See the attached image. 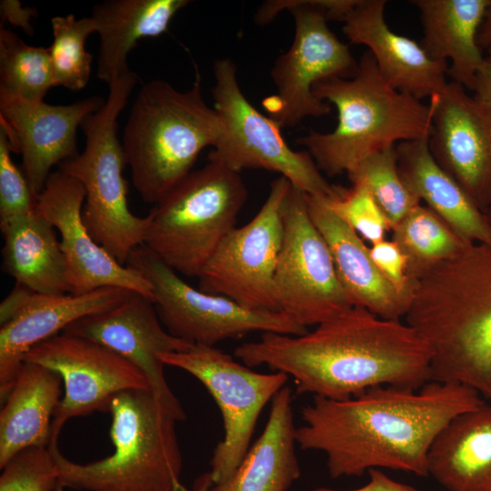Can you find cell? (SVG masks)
<instances>
[{
    "mask_svg": "<svg viewBox=\"0 0 491 491\" xmlns=\"http://www.w3.org/2000/svg\"><path fill=\"white\" fill-rule=\"evenodd\" d=\"M485 403L468 386L435 381L418 389L377 386L344 400L314 396L301 410L296 441L325 454L333 479L372 468L428 476V453L439 432Z\"/></svg>",
    "mask_w": 491,
    "mask_h": 491,
    "instance_id": "obj_1",
    "label": "cell"
},
{
    "mask_svg": "<svg viewBox=\"0 0 491 491\" xmlns=\"http://www.w3.org/2000/svg\"><path fill=\"white\" fill-rule=\"evenodd\" d=\"M235 356L292 376L298 394L334 400L377 386L418 389L430 382L431 351L402 320L353 306L301 336L263 333Z\"/></svg>",
    "mask_w": 491,
    "mask_h": 491,
    "instance_id": "obj_2",
    "label": "cell"
},
{
    "mask_svg": "<svg viewBox=\"0 0 491 491\" xmlns=\"http://www.w3.org/2000/svg\"><path fill=\"white\" fill-rule=\"evenodd\" d=\"M405 322L430 348V381L491 400V246L473 244L418 278Z\"/></svg>",
    "mask_w": 491,
    "mask_h": 491,
    "instance_id": "obj_3",
    "label": "cell"
},
{
    "mask_svg": "<svg viewBox=\"0 0 491 491\" xmlns=\"http://www.w3.org/2000/svg\"><path fill=\"white\" fill-rule=\"evenodd\" d=\"M313 92L333 104L337 124L329 133L310 132L296 144L329 176L350 172L371 154L398 143L429 137L434 102L427 104L392 87L366 51L350 78L317 83Z\"/></svg>",
    "mask_w": 491,
    "mask_h": 491,
    "instance_id": "obj_4",
    "label": "cell"
},
{
    "mask_svg": "<svg viewBox=\"0 0 491 491\" xmlns=\"http://www.w3.org/2000/svg\"><path fill=\"white\" fill-rule=\"evenodd\" d=\"M223 135V121L206 105L197 71L186 91L161 79L145 83L131 106L122 140L143 201L158 203L192 171L201 151L215 148Z\"/></svg>",
    "mask_w": 491,
    "mask_h": 491,
    "instance_id": "obj_5",
    "label": "cell"
},
{
    "mask_svg": "<svg viewBox=\"0 0 491 491\" xmlns=\"http://www.w3.org/2000/svg\"><path fill=\"white\" fill-rule=\"evenodd\" d=\"M114 453L79 464L51 441L60 485L85 491H188L182 483L177 420L151 390L129 389L110 404Z\"/></svg>",
    "mask_w": 491,
    "mask_h": 491,
    "instance_id": "obj_6",
    "label": "cell"
},
{
    "mask_svg": "<svg viewBox=\"0 0 491 491\" xmlns=\"http://www.w3.org/2000/svg\"><path fill=\"white\" fill-rule=\"evenodd\" d=\"M138 80L129 71L109 85L103 106L82 123L84 151L58 165V170L77 179L85 188L82 219L94 240L121 265L144 241L150 215L140 217L128 206V183L123 176L126 165L118 139V117Z\"/></svg>",
    "mask_w": 491,
    "mask_h": 491,
    "instance_id": "obj_7",
    "label": "cell"
},
{
    "mask_svg": "<svg viewBox=\"0 0 491 491\" xmlns=\"http://www.w3.org/2000/svg\"><path fill=\"white\" fill-rule=\"evenodd\" d=\"M246 199L240 172L210 152L202 168L191 171L150 211L144 246L177 274L198 277L235 227Z\"/></svg>",
    "mask_w": 491,
    "mask_h": 491,
    "instance_id": "obj_8",
    "label": "cell"
},
{
    "mask_svg": "<svg viewBox=\"0 0 491 491\" xmlns=\"http://www.w3.org/2000/svg\"><path fill=\"white\" fill-rule=\"evenodd\" d=\"M284 10L294 17L295 36L271 70L276 94L263 101L269 117L281 128L293 127L306 117L328 115L330 105L315 95L314 86L329 78H350L358 65L349 47L328 27L321 0L266 1L256 21L265 25Z\"/></svg>",
    "mask_w": 491,
    "mask_h": 491,
    "instance_id": "obj_9",
    "label": "cell"
},
{
    "mask_svg": "<svg viewBox=\"0 0 491 491\" xmlns=\"http://www.w3.org/2000/svg\"><path fill=\"white\" fill-rule=\"evenodd\" d=\"M125 266L152 285L154 304L165 328L191 344L214 346L253 332L289 336L308 332L281 312L248 308L191 286L144 245L130 254Z\"/></svg>",
    "mask_w": 491,
    "mask_h": 491,
    "instance_id": "obj_10",
    "label": "cell"
},
{
    "mask_svg": "<svg viewBox=\"0 0 491 491\" xmlns=\"http://www.w3.org/2000/svg\"><path fill=\"white\" fill-rule=\"evenodd\" d=\"M213 75V107L223 121L224 135L211 152L235 171L260 168L276 172L306 195L331 196L335 185L326 181L310 154L292 149L281 127L245 96L235 63L229 58L216 59Z\"/></svg>",
    "mask_w": 491,
    "mask_h": 491,
    "instance_id": "obj_11",
    "label": "cell"
},
{
    "mask_svg": "<svg viewBox=\"0 0 491 491\" xmlns=\"http://www.w3.org/2000/svg\"><path fill=\"white\" fill-rule=\"evenodd\" d=\"M164 365L186 371L213 396L222 415L224 437L213 451L214 484L227 480L247 453L257 419L265 406L286 386L288 376L251 370L214 347L193 345L183 352L160 355Z\"/></svg>",
    "mask_w": 491,
    "mask_h": 491,
    "instance_id": "obj_12",
    "label": "cell"
},
{
    "mask_svg": "<svg viewBox=\"0 0 491 491\" xmlns=\"http://www.w3.org/2000/svg\"><path fill=\"white\" fill-rule=\"evenodd\" d=\"M283 225L275 274L278 311L307 328L353 307L329 247L309 215L306 193L293 185L284 201Z\"/></svg>",
    "mask_w": 491,
    "mask_h": 491,
    "instance_id": "obj_13",
    "label": "cell"
},
{
    "mask_svg": "<svg viewBox=\"0 0 491 491\" xmlns=\"http://www.w3.org/2000/svg\"><path fill=\"white\" fill-rule=\"evenodd\" d=\"M291 183L279 176L256 215L223 239L198 276V289L252 309L278 311L275 274L284 236L283 205Z\"/></svg>",
    "mask_w": 491,
    "mask_h": 491,
    "instance_id": "obj_14",
    "label": "cell"
},
{
    "mask_svg": "<svg viewBox=\"0 0 491 491\" xmlns=\"http://www.w3.org/2000/svg\"><path fill=\"white\" fill-rule=\"evenodd\" d=\"M45 366L60 375L65 396L51 424L50 442L57 441L67 420L95 411L109 412L113 397L125 390H150L144 374L107 347L60 333L35 346L24 362Z\"/></svg>",
    "mask_w": 491,
    "mask_h": 491,
    "instance_id": "obj_15",
    "label": "cell"
},
{
    "mask_svg": "<svg viewBox=\"0 0 491 491\" xmlns=\"http://www.w3.org/2000/svg\"><path fill=\"white\" fill-rule=\"evenodd\" d=\"M85 338L115 352L145 376L150 390L177 421L185 412L165 379L161 354L183 352L194 344L172 336L161 323L154 302L130 291L115 307L85 316L62 332Z\"/></svg>",
    "mask_w": 491,
    "mask_h": 491,
    "instance_id": "obj_16",
    "label": "cell"
},
{
    "mask_svg": "<svg viewBox=\"0 0 491 491\" xmlns=\"http://www.w3.org/2000/svg\"><path fill=\"white\" fill-rule=\"evenodd\" d=\"M131 290L101 287L85 294L44 295L19 285L0 306V398L5 401L25 355L74 322L120 305Z\"/></svg>",
    "mask_w": 491,
    "mask_h": 491,
    "instance_id": "obj_17",
    "label": "cell"
},
{
    "mask_svg": "<svg viewBox=\"0 0 491 491\" xmlns=\"http://www.w3.org/2000/svg\"><path fill=\"white\" fill-rule=\"evenodd\" d=\"M85 200L82 184L57 170L48 176L36 203L37 213L61 235L71 294L115 286L138 292L154 302L150 282L137 270L121 265L91 236L82 219Z\"/></svg>",
    "mask_w": 491,
    "mask_h": 491,
    "instance_id": "obj_18",
    "label": "cell"
},
{
    "mask_svg": "<svg viewBox=\"0 0 491 491\" xmlns=\"http://www.w3.org/2000/svg\"><path fill=\"white\" fill-rule=\"evenodd\" d=\"M105 102L92 96L70 105H50L0 91V127L13 153L22 155L24 174L36 197L53 166L79 154L77 129Z\"/></svg>",
    "mask_w": 491,
    "mask_h": 491,
    "instance_id": "obj_19",
    "label": "cell"
},
{
    "mask_svg": "<svg viewBox=\"0 0 491 491\" xmlns=\"http://www.w3.org/2000/svg\"><path fill=\"white\" fill-rule=\"evenodd\" d=\"M431 98L430 152L486 214L491 207V123L473 96L456 82H447Z\"/></svg>",
    "mask_w": 491,
    "mask_h": 491,
    "instance_id": "obj_20",
    "label": "cell"
},
{
    "mask_svg": "<svg viewBox=\"0 0 491 491\" xmlns=\"http://www.w3.org/2000/svg\"><path fill=\"white\" fill-rule=\"evenodd\" d=\"M385 0H357L345 16L343 32L368 48L384 79L418 100L431 98L446 85L449 65L428 55L421 44L391 30Z\"/></svg>",
    "mask_w": 491,
    "mask_h": 491,
    "instance_id": "obj_21",
    "label": "cell"
},
{
    "mask_svg": "<svg viewBox=\"0 0 491 491\" xmlns=\"http://www.w3.org/2000/svg\"><path fill=\"white\" fill-rule=\"evenodd\" d=\"M306 197L309 215L329 247L352 306L385 319L405 318L410 298L397 292L380 273L363 238L329 208L324 197L306 194Z\"/></svg>",
    "mask_w": 491,
    "mask_h": 491,
    "instance_id": "obj_22",
    "label": "cell"
},
{
    "mask_svg": "<svg viewBox=\"0 0 491 491\" xmlns=\"http://www.w3.org/2000/svg\"><path fill=\"white\" fill-rule=\"evenodd\" d=\"M398 172L406 188L472 244L491 246V225L461 185L435 160L428 137L396 145Z\"/></svg>",
    "mask_w": 491,
    "mask_h": 491,
    "instance_id": "obj_23",
    "label": "cell"
},
{
    "mask_svg": "<svg viewBox=\"0 0 491 491\" xmlns=\"http://www.w3.org/2000/svg\"><path fill=\"white\" fill-rule=\"evenodd\" d=\"M490 0H412L420 13L421 45L430 57L450 61L452 81L472 90L486 56L477 35Z\"/></svg>",
    "mask_w": 491,
    "mask_h": 491,
    "instance_id": "obj_24",
    "label": "cell"
},
{
    "mask_svg": "<svg viewBox=\"0 0 491 491\" xmlns=\"http://www.w3.org/2000/svg\"><path fill=\"white\" fill-rule=\"evenodd\" d=\"M427 471L447 491H491V406L447 423L430 447Z\"/></svg>",
    "mask_w": 491,
    "mask_h": 491,
    "instance_id": "obj_25",
    "label": "cell"
},
{
    "mask_svg": "<svg viewBox=\"0 0 491 491\" xmlns=\"http://www.w3.org/2000/svg\"><path fill=\"white\" fill-rule=\"evenodd\" d=\"M292 399L285 386L272 399L267 423L239 466L209 491H287L299 478Z\"/></svg>",
    "mask_w": 491,
    "mask_h": 491,
    "instance_id": "obj_26",
    "label": "cell"
},
{
    "mask_svg": "<svg viewBox=\"0 0 491 491\" xmlns=\"http://www.w3.org/2000/svg\"><path fill=\"white\" fill-rule=\"evenodd\" d=\"M188 0H105L92 8L99 35L97 78L110 85L129 72L127 56L143 37L167 31L175 15Z\"/></svg>",
    "mask_w": 491,
    "mask_h": 491,
    "instance_id": "obj_27",
    "label": "cell"
},
{
    "mask_svg": "<svg viewBox=\"0 0 491 491\" xmlns=\"http://www.w3.org/2000/svg\"><path fill=\"white\" fill-rule=\"evenodd\" d=\"M60 375L25 361L0 412V468L20 451L48 446L60 403Z\"/></svg>",
    "mask_w": 491,
    "mask_h": 491,
    "instance_id": "obj_28",
    "label": "cell"
},
{
    "mask_svg": "<svg viewBox=\"0 0 491 491\" xmlns=\"http://www.w3.org/2000/svg\"><path fill=\"white\" fill-rule=\"evenodd\" d=\"M3 270L17 285L44 295L71 293L56 229L35 210L1 230Z\"/></svg>",
    "mask_w": 491,
    "mask_h": 491,
    "instance_id": "obj_29",
    "label": "cell"
},
{
    "mask_svg": "<svg viewBox=\"0 0 491 491\" xmlns=\"http://www.w3.org/2000/svg\"><path fill=\"white\" fill-rule=\"evenodd\" d=\"M391 231L392 240L406 257L408 276L414 283L437 265L473 245L421 204L412 208Z\"/></svg>",
    "mask_w": 491,
    "mask_h": 491,
    "instance_id": "obj_30",
    "label": "cell"
},
{
    "mask_svg": "<svg viewBox=\"0 0 491 491\" xmlns=\"http://www.w3.org/2000/svg\"><path fill=\"white\" fill-rule=\"evenodd\" d=\"M55 85L48 48L25 44L0 26V91L28 100H44Z\"/></svg>",
    "mask_w": 491,
    "mask_h": 491,
    "instance_id": "obj_31",
    "label": "cell"
},
{
    "mask_svg": "<svg viewBox=\"0 0 491 491\" xmlns=\"http://www.w3.org/2000/svg\"><path fill=\"white\" fill-rule=\"evenodd\" d=\"M396 145L371 154L347 173L353 185L362 186L371 195L391 227L421 204L401 179Z\"/></svg>",
    "mask_w": 491,
    "mask_h": 491,
    "instance_id": "obj_32",
    "label": "cell"
},
{
    "mask_svg": "<svg viewBox=\"0 0 491 491\" xmlns=\"http://www.w3.org/2000/svg\"><path fill=\"white\" fill-rule=\"evenodd\" d=\"M53 42L48 48L55 85L77 92L87 85L93 56L85 49L87 37L95 32L91 17L72 14L51 19Z\"/></svg>",
    "mask_w": 491,
    "mask_h": 491,
    "instance_id": "obj_33",
    "label": "cell"
},
{
    "mask_svg": "<svg viewBox=\"0 0 491 491\" xmlns=\"http://www.w3.org/2000/svg\"><path fill=\"white\" fill-rule=\"evenodd\" d=\"M329 208L371 245L386 239L392 227L371 195L362 186L335 185L334 194L324 198Z\"/></svg>",
    "mask_w": 491,
    "mask_h": 491,
    "instance_id": "obj_34",
    "label": "cell"
},
{
    "mask_svg": "<svg viewBox=\"0 0 491 491\" xmlns=\"http://www.w3.org/2000/svg\"><path fill=\"white\" fill-rule=\"evenodd\" d=\"M60 485L49 446L25 448L2 468L0 491H55Z\"/></svg>",
    "mask_w": 491,
    "mask_h": 491,
    "instance_id": "obj_35",
    "label": "cell"
},
{
    "mask_svg": "<svg viewBox=\"0 0 491 491\" xmlns=\"http://www.w3.org/2000/svg\"><path fill=\"white\" fill-rule=\"evenodd\" d=\"M12 146L0 127V228L36 210L37 197L24 174L14 163Z\"/></svg>",
    "mask_w": 491,
    "mask_h": 491,
    "instance_id": "obj_36",
    "label": "cell"
},
{
    "mask_svg": "<svg viewBox=\"0 0 491 491\" xmlns=\"http://www.w3.org/2000/svg\"><path fill=\"white\" fill-rule=\"evenodd\" d=\"M370 256L385 278L400 294L411 299L415 283L407 272V260L396 242L384 239L369 247Z\"/></svg>",
    "mask_w": 491,
    "mask_h": 491,
    "instance_id": "obj_37",
    "label": "cell"
},
{
    "mask_svg": "<svg viewBox=\"0 0 491 491\" xmlns=\"http://www.w3.org/2000/svg\"><path fill=\"white\" fill-rule=\"evenodd\" d=\"M369 481L356 489L336 490L328 487H317L312 491H418L415 487L397 482L378 468L368 470Z\"/></svg>",
    "mask_w": 491,
    "mask_h": 491,
    "instance_id": "obj_38",
    "label": "cell"
},
{
    "mask_svg": "<svg viewBox=\"0 0 491 491\" xmlns=\"http://www.w3.org/2000/svg\"><path fill=\"white\" fill-rule=\"evenodd\" d=\"M471 91L473 98L491 123V56H486Z\"/></svg>",
    "mask_w": 491,
    "mask_h": 491,
    "instance_id": "obj_39",
    "label": "cell"
},
{
    "mask_svg": "<svg viewBox=\"0 0 491 491\" xmlns=\"http://www.w3.org/2000/svg\"><path fill=\"white\" fill-rule=\"evenodd\" d=\"M0 6L3 20L22 27L29 35L34 32L29 22L36 13L34 8L23 7L22 4L16 0H2Z\"/></svg>",
    "mask_w": 491,
    "mask_h": 491,
    "instance_id": "obj_40",
    "label": "cell"
},
{
    "mask_svg": "<svg viewBox=\"0 0 491 491\" xmlns=\"http://www.w3.org/2000/svg\"><path fill=\"white\" fill-rule=\"evenodd\" d=\"M477 43L483 54L486 53L487 56H491V0L478 31Z\"/></svg>",
    "mask_w": 491,
    "mask_h": 491,
    "instance_id": "obj_41",
    "label": "cell"
},
{
    "mask_svg": "<svg viewBox=\"0 0 491 491\" xmlns=\"http://www.w3.org/2000/svg\"><path fill=\"white\" fill-rule=\"evenodd\" d=\"M214 485L211 473L205 472L199 476L194 483V491H209Z\"/></svg>",
    "mask_w": 491,
    "mask_h": 491,
    "instance_id": "obj_42",
    "label": "cell"
},
{
    "mask_svg": "<svg viewBox=\"0 0 491 491\" xmlns=\"http://www.w3.org/2000/svg\"><path fill=\"white\" fill-rule=\"evenodd\" d=\"M485 215L488 220L489 225H491V207L486 212Z\"/></svg>",
    "mask_w": 491,
    "mask_h": 491,
    "instance_id": "obj_43",
    "label": "cell"
},
{
    "mask_svg": "<svg viewBox=\"0 0 491 491\" xmlns=\"http://www.w3.org/2000/svg\"><path fill=\"white\" fill-rule=\"evenodd\" d=\"M64 486L59 485L55 491H64Z\"/></svg>",
    "mask_w": 491,
    "mask_h": 491,
    "instance_id": "obj_44",
    "label": "cell"
}]
</instances>
